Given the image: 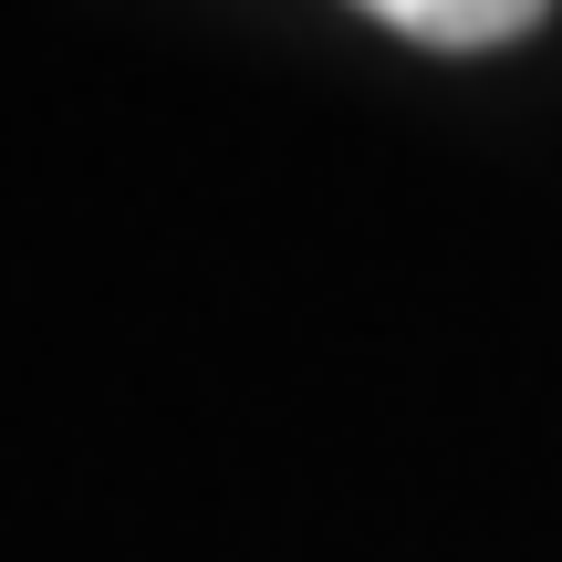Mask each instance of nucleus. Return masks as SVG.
<instances>
[{
	"mask_svg": "<svg viewBox=\"0 0 562 562\" xmlns=\"http://www.w3.org/2000/svg\"><path fill=\"white\" fill-rule=\"evenodd\" d=\"M364 11L417 32V42H438V53H490V42H521L552 0H364Z\"/></svg>",
	"mask_w": 562,
	"mask_h": 562,
	"instance_id": "nucleus-1",
	"label": "nucleus"
}]
</instances>
